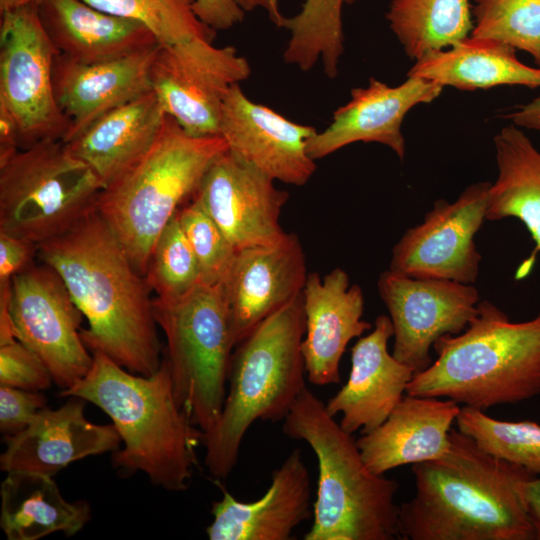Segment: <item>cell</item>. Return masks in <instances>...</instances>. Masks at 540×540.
I'll return each instance as SVG.
<instances>
[{"instance_id":"11","label":"cell","mask_w":540,"mask_h":540,"mask_svg":"<svg viewBox=\"0 0 540 540\" xmlns=\"http://www.w3.org/2000/svg\"><path fill=\"white\" fill-rule=\"evenodd\" d=\"M251 74L248 60L233 46L194 38L159 46L151 70L152 91L165 115L189 135H219V119L229 90Z\"/></svg>"},{"instance_id":"12","label":"cell","mask_w":540,"mask_h":540,"mask_svg":"<svg viewBox=\"0 0 540 540\" xmlns=\"http://www.w3.org/2000/svg\"><path fill=\"white\" fill-rule=\"evenodd\" d=\"M9 312L16 338L44 362L58 387L67 390L88 374L93 354L81 337L84 316L52 267L37 260L12 278Z\"/></svg>"},{"instance_id":"38","label":"cell","mask_w":540,"mask_h":540,"mask_svg":"<svg viewBox=\"0 0 540 540\" xmlns=\"http://www.w3.org/2000/svg\"><path fill=\"white\" fill-rule=\"evenodd\" d=\"M46 402L40 391L0 385V432L4 437L21 432L46 407Z\"/></svg>"},{"instance_id":"28","label":"cell","mask_w":540,"mask_h":540,"mask_svg":"<svg viewBox=\"0 0 540 540\" xmlns=\"http://www.w3.org/2000/svg\"><path fill=\"white\" fill-rule=\"evenodd\" d=\"M494 147L498 176L489 188L486 220L517 218L531 234L535 248L517 269L521 279L540 254V152L514 124L495 135Z\"/></svg>"},{"instance_id":"15","label":"cell","mask_w":540,"mask_h":540,"mask_svg":"<svg viewBox=\"0 0 540 540\" xmlns=\"http://www.w3.org/2000/svg\"><path fill=\"white\" fill-rule=\"evenodd\" d=\"M236 251L281 241L288 192L228 150L205 174L195 195Z\"/></svg>"},{"instance_id":"3","label":"cell","mask_w":540,"mask_h":540,"mask_svg":"<svg viewBox=\"0 0 540 540\" xmlns=\"http://www.w3.org/2000/svg\"><path fill=\"white\" fill-rule=\"evenodd\" d=\"M92 354L88 374L61 396L82 398L111 418L124 443L113 452L112 464L123 476L140 471L165 490H187L204 433L176 399L165 354L150 376L132 373L101 352Z\"/></svg>"},{"instance_id":"39","label":"cell","mask_w":540,"mask_h":540,"mask_svg":"<svg viewBox=\"0 0 540 540\" xmlns=\"http://www.w3.org/2000/svg\"><path fill=\"white\" fill-rule=\"evenodd\" d=\"M38 260V244L0 232V285Z\"/></svg>"},{"instance_id":"24","label":"cell","mask_w":540,"mask_h":540,"mask_svg":"<svg viewBox=\"0 0 540 540\" xmlns=\"http://www.w3.org/2000/svg\"><path fill=\"white\" fill-rule=\"evenodd\" d=\"M460 409L447 398L403 396L382 424L356 440L364 463L374 474L384 475L396 467L443 457Z\"/></svg>"},{"instance_id":"20","label":"cell","mask_w":540,"mask_h":540,"mask_svg":"<svg viewBox=\"0 0 540 540\" xmlns=\"http://www.w3.org/2000/svg\"><path fill=\"white\" fill-rule=\"evenodd\" d=\"M305 334L301 343L308 380L325 386L340 382V362L349 342L372 325L363 320L364 296L342 268L325 276L308 273L303 288Z\"/></svg>"},{"instance_id":"17","label":"cell","mask_w":540,"mask_h":540,"mask_svg":"<svg viewBox=\"0 0 540 540\" xmlns=\"http://www.w3.org/2000/svg\"><path fill=\"white\" fill-rule=\"evenodd\" d=\"M308 273L298 236L236 251L221 282L235 346L260 322L300 293Z\"/></svg>"},{"instance_id":"9","label":"cell","mask_w":540,"mask_h":540,"mask_svg":"<svg viewBox=\"0 0 540 540\" xmlns=\"http://www.w3.org/2000/svg\"><path fill=\"white\" fill-rule=\"evenodd\" d=\"M105 186L61 140L20 149L0 164V232L40 244L97 210Z\"/></svg>"},{"instance_id":"27","label":"cell","mask_w":540,"mask_h":540,"mask_svg":"<svg viewBox=\"0 0 540 540\" xmlns=\"http://www.w3.org/2000/svg\"><path fill=\"white\" fill-rule=\"evenodd\" d=\"M407 76L464 91L503 85L540 87V68L522 63L515 48L471 35L446 49L425 54L415 61Z\"/></svg>"},{"instance_id":"26","label":"cell","mask_w":540,"mask_h":540,"mask_svg":"<svg viewBox=\"0 0 540 540\" xmlns=\"http://www.w3.org/2000/svg\"><path fill=\"white\" fill-rule=\"evenodd\" d=\"M164 118L159 100L151 90L108 112L65 144L106 187L148 151Z\"/></svg>"},{"instance_id":"8","label":"cell","mask_w":540,"mask_h":540,"mask_svg":"<svg viewBox=\"0 0 540 540\" xmlns=\"http://www.w3.org/2000/svg\"><path fill=\"white\" fill-rule=\"evenodd\" d=\"M153 314L167 340L164 354L176 399L206 433L221 414L235 348L221 283L200 282L178 297H154Z\"/></svg>"},{"instance_id":"44","label":"cell","mask_w":540,"mask_h":540,"mask_svg":"<svg viewBox=\"0 0 540 540\" xmlns=\"http://www.w3.org/2000/svg\"><path fill=\"white\" fill-rule=\"evenodd\" d=\"M26 0H0V13L25 2Z\"/></svg>"},{"instance_id":"2","label":"cell","mask_w":540,"mask_h":540,"mask_svg":"<svg viewBox=\"0 0 540 540\" xmlns=\"http://www.w3.org/2000/svg\"><path fill=\"white\" fill-rule=\"evenodd\" d=\"M446 454L412 465L415 495L399 506L401 539L536 540L525 488L535 477L458 429Z\"/></svg>"},{"instance_id":"1","label":"cell","mask_w":540,"mask_h":540,"mask_svg":"<svg viewBox=\"0 0 540 540\" xmlns=\"http://www.w3.org/2000/svg\"><path fill=\"white\" fill-rule=\"evenodd\" d=\"M38 260L64 281L88 327L86 347L126 370L150 376L162 361L146 279L96 210L67 232L38 244Z\"/></svg>"},{"instance_id":"5","label":"cell","mask_w":540,"mask_h":540,"mask_svg":"<svg viewBox=\"0 0 540 540\" xmlns=\"http://www.w3.org/2000/svg\"><path fill=\"white\" fill-rule=\"evenodd\" d=\"M304 334L300 293L235 346L221 414L202 439L205 465L218 482L236 466L241 443L251 425L257 420L284 419L306 387L301 350Z\"/></svg>"},{"instance_id":"33","label":"cell","mask_w":540,"mask_h":540,"mask_svg":"<svg viewBox=\"0 0 540 540\" xmlns=\"http://www.w3.org/2000/svg\"><path fill=\"white\" fill-rule=\"evenodd\" d=\"M104 12L138 21L147 27L160 46L194 38L213 41L215 30L194 12L195 0H84Z\"/></svg>"},{"instance_id":"36","label":"cell","mask_w":540,"mask_h":540,"mask_svg":"<svg viewBox=\"0 0 540 540\" xmlns=\"http://www.w3.org/2000/svg\"><path fill=\"white\" fill-rule=\"evenodd\" d=\"M178 218L197 257L201 281L221 283L231 266L235 248L195 196L181 206Z\"/></svg>"},{"instance_id":"40","label":"cell","mask_w":540,"mask_h":540,"mask_svg":"<svg viewBox=\"0 0 540 540\" xmlns=\"http://www.w3.org/2000/svg\"><path fill=\"white\" fill-rule=\"evenodd\" d=\"M193 8L197 17L215 31L234 27L245 15L235 0H195Z\"/></svg>"},{"instance_id":"16","label":"cell","mask_w":540,"mask_h":540,"mask_svg":"<svg viewBox=\"0 0 540 540\" xmlns=\"http://www.w3.org/2000/svg\"><path fill=\"white\" fill-rule=\"evenodd\" d=\"M316 132L254 102L240 84L229 90L219 119V135L229 152L274 181L295 186L306 184L316 170L307 149Z\"/></svg>"},{"instance_id":"6","label":"cell","mask_w":540,"mask_h":540,"mask_svg":"<svg viewBox=\"0 0 540 540\" xmlns=\"http://www.w3.org/2000/svg\"><path fill=\"white\" fill-rule=\"evenodd\" d=\"M283 420V433L306 442L318 463L313 523L304 539H401L398 482L368 469L356 440L325 403L305 387Z\"/></svg>"},{"instance_id":"13","label":"cell","mask_w":540,"mask_h":540,"mask_svg":"<svg viewBox=\"0 0 540 540\" xmlns=\"http://www.w3.org/2000/svg\"><path fill=\"white\" fill-rule=\"evenodd\" d=\"M490 182L467 186L454 202L438 199L392 249L389 270L414 278L472 284L481 254L474 241L486 220Z\"/></svg>"},{"instance_id":"29","label":"cell","mask_w":540,"mask_h":540,"mask_svg":"<svg viewBox=\"0 0 540 540\" xmlns=\"http://www.w3.org/2000/svg\"><path fill=\"white\" fill-rule=\"evenodd\" d=\"M0 496V527L9 540H37L58 531L73 536L91 519L89 504L65 500L49 475L8 472Z\"/></svg>"},{"instance_id":"7","label":"cell","mask_w":540,"mask_h":540,"mask_svg":"<svg viewBox=\"0 0 540 540\" xmlns=\"http://www.w3.org/2000/svg\"><path fill=\"white\" fill-rule=\"evenodd\" d=\"M227 150L220 135L191 136L165 115L148 151L104 188L97 211L142 276L164 227L196 195L208 169Z\"/></svg>"},{"instance_id":"10","label":"cell","mask_w":540,"mask_h":540,"mask_svg":"<svg viewBox=\"0 0 540 540\" xmlns=\"http://www.w3.org/2000/svg\"><path fill=\"white\" fill-rule=\"evenodd\" d=\"M59 51L44 30L35 0L1 13L0 105L17 122L20 149L64 141L69 122L59 108L53 65Z\"/></svg>"},{"instance_id":"37","label":"cell","mask_w":540,"mask_h":540,"mask_svg":"<svg viewBox=\"0 0 540 540\" xmlns=\"http://www.w3.org/2000/svg\"><path fill=\"white\" fill-rule=\"evenodd\" d=\"M52 383L44 362L21 341L0 344V385L42 391Z\"/></svg>"},{"instance_id":"21","label":"cell","mask_w":540,"mask_h":540,"mask_svg":"<svg viewBox=\"0 0 540 540\" xmlns=\"http://www.w3.org/2000/svg\"><path fill=\"white\" fill-rule=\"evenodd\" d=\"M160 45L116 60L80 63L57 54L53 86L69 122L67 143L108 112L152 90L151 70Z\"/></svg>"},{"instance_id":"35","label":"cell","mask_w":540,"mask_h":540,"mask_svg":"<svg viewBox=\"0 0 540 540\" xmlns=\"http://www.w3.org/2000/svg\"><path fill=\"white\" fill-rule=\"evenodd\" d=\"M145 279L159 298L184 295L202 282L197 257L181 228L178 211L153 246Z\"/></svg>"},{"instance_id":"18","label":"cell","mask_w":540,"mask_h":540,"mask_svg":"<svg viewBox=\"0 0 540 540\" xmlns=\"http://www.w3.org/2000/svg\"><path fill=\"white\" fill-rule=\"evenodd\" d=\"M442 90V85L420 77L408 76L397 86L371 77L367 87L352 89L350 100L334 111L329 125L309 139L308 153L316 161L356 142L379 143L403 160L405 116L415 106L434 101Z\"/></svg>"},{"instance_id":"14","label":"cell","mask_w":540,"mask_h":540,"mask_svg":"<svg viewBox=\"0 0 540 540\" xmlns=\"http://www.w3.org/2000/svg\"><path fill=\"white\" fill-rule=\"evenodd\" d=\"M378 292L393 325L392 355L415 373L428 368L430 350L444 335L463 332L477 314L478 290L451 280L382 272Z\"/></svg>"},{"instance_id":"43","label":"cell","mask_w":540,"mask_h":540,"mask_svg":"<svg viewBox=\"0 0 540 540\" xmlns=\"http://www.w3.org/2000/svg\"><path fill=\"white\" fill-rule=\"evenodd\" d=\"M525 497L531 516L536 540H540V477H532L526 484Z\"/></svg>"},{"instance_id":"25","label":"cell","mask_w":540,"mask_h":540,"mask_svg":"<svg viewBox=\"0 0 540 540\" xmlns=\"http://www.w3.org/2000/svg\"><path fill=\"white\" fill-rule=\"evenodd\" d=\"M35 1L54 46L76 62L116 60L159 45L142 23L104 12L84 0Z\"/></svg>"},{"instance_id":"23","label":"cell","mask_w":540,"mask_h":540,"mask_svg":"<svg viewBox=\"0 0 540 540\" xmlns=\"http://www.w3.org/2000/svg\"><path fill=\"white\" fill-rule=\"evenodd\" d=\"M222 491L205 530L210 540H290L293 530L313 514L310 474L300 449L273 471L261 498L242 502Z\"/></svg>"},{"instance_id":"34","label":"cell","mask_w":540,"mask_h":540,"mask_svg":"<svg viewBox=\"0 0 540 540\" xmlns=\"http://www.w3.org/2000/svg\"><path fill=\"white\" fill-rule=\"evenodd\" d=\"M471 36L529 53L540 68V0H474Z\"/></svg>"},{"instance_id":"41","label":"cell","mask_w":540,"mask_h":540,"mask_svg":"<svg viewBox=\"0 0 540 540\" xmlns=\"http://www.w3.org/2000/svg\"><path fill=\"white\" fill-rule=\"evenodd\" d=\"M20 150V134L12 114L0 105V164Z\"/></svg>"},{"instance_id":"19","label":"cell","mask_w":540,"mask_h":540,"mask_svg":"<svg viewBox=\"0 0 540 540\" xmlns=\"http://www.w3.org/2000/svg\"><path fill=\"white\" fill-rule=\"evenodd\" d=\"M57 409L43 408L21 432L3 438L0 468L54 476L74 461L115 452L122 442L113 424L90 422L85 400L71 396Z\"/></svg>"},{"instance_id":"31","label":"cell","mask_w":540,"mask_h":540,"mask_svg":"<svg viewBox=\"0 0 540 540\" xmlns=\"http://www.w3.org/2000/svg\"><path fill=\"white\" fill-rule=\"evenodd\" d=\"M354 1L305 0L298 13L286 17L284 62L306 72L321 61L325 75L335 78L344 52L343 8Z\"/></svg>"},{"instance_id":"42","label":"cell","mask_w":540,"mask_h":540,"mask_svg":"<svg viewBox=\"0 0 540 540\" xmlns=\"http://www.w3.org/2000/svg\"><path fill=\"white\" fill-rule=\"evenodd\" d=\"M245 11L262 9L270 21L278 28H284L286 17L282 14L279 0H235Z\"/></svg>"},{"instance_id":"32","label":"cell","mask_w":540,"mask_h":540,"mask_svg":"<svg viewBox=\"0 0 540 540\" xmlns=\"http://www.w3.org/2000/svg\"><path fill=\"white\" fill-rule=\"evenodd\" d=\"M457 429L484 452L540 475V425L533 421H502L485 411L461 406Z\"/></svg>"},{"instance_id":"30","label":"cell","mask_w":540,"mask_h":540,"mask_svg":"<svg viewBox=\"0 0 540 540\" xmlns=\"http://www.w3.org/2000/svg\"><path fill=\"white\" fill-rule=\"evenodd\" d=\"M385 16L405 54L414 61L454 45L474 27L469 0H391Z\"/></svg>"},{"instance_id":"22","label":"cell","mask_w":540,"mask_h":540,"mask_svg":"<svg viewBox=\"0 0 540 540\" xmlns=\"http://www.w3.org/2000/svg\"><path fill=\"white\" fill-rule=\"evenodd\" d=\"M393 337L389 316L375 319L373 330L351 348L347 382L325 404L327 411L341 413L340 426L349 434H366L382 424L402 400L415 371L388 351Z\"/></svg>"},{"instance_id":"4","label":"cell","mask_w":540,"mask_h":540,"mask_svg":"<svg viewBox=\"0 0 540 540\" xmlns=\"http://www.w3.org/2000/svg\"><path fill=\"white\" fill-rule=\"evenodd\" d=\"M433 348L436 360L414 374L407 394L447 398L485 411L540 393V313L512 322L482 300L463 332L440 337Z\"/></svg>"}]
</instances>
